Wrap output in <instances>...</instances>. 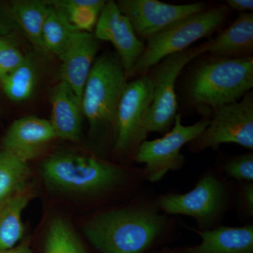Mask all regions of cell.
I'll list each match as a JSON object with an SVG mask.
<instances>
[{"mask_svg":"<svg viewBox=\"0 0 253 253\" xmlns=\"http://www.w3.org/2000/svg\"><path fill=\"white\" fill-rule=\"evenodd\" d=\"M44 253H86L71 225L61 217H56L50 222Z\"/></svg>","mask_w":253,"mask_h":253,"instance_id":"24","label":"cell"},{"mask_svg":"<svg viewBox=\"0 0 253 253\" xmlns=\"http://www.w3.org/2000/svg\"><path fill=\"white\" fill-rule=\"evenodd\" d=\"M38 66L31 55H26L22 63L0 81V86L6 97L14 102L31 99L38 82Z\"/></svg>","mask_w":253,"mask_h":253,"instance_id":"20","label":"cell"},{"mask_svg":"<svg viewBox=\"0 0 253 253\" xmlns=\"http://www.w3.org/2000/svg\"><path fill=\"white\" fill-rule=\"evenodd\" d=\"M253 51V14L241 13L234 22L211 40L208 52L215 58L246 57Z\"/></svg>","mask_w":253,"mask_h":253,"instance_id":"16","label":"cell"},{"mask_svg":"<svg viewBox=\"0 0 253 253\" xmlns=\"http://www.w3.org/2000/svg\"><path fill=\"white\" fill-rule=\"evenodd\" d=\"M56 139L57 136L49 120L28 116L11 123L3 137L1 149L28 163Z\"/></svg>","mask_w":253,"mask_h":253,"instance_id":"14","label":"cell"},{"mask_svg":"<svg viewBox=\"0 0 253 253\" xmlns=\"http://www.w3.org/2000/svg\"><path fill=\"white\" fill-rule=\"evenodd\" d=\"M10 11L20 31L27 38L37 51L44 54L42 33L51 5L42 0H16L9 4Z\"/></svg>","mask_w":253,"mask_h":253,"instance_id":"19","label":"cell"},{"mask_svg":"<svg viewBox=\"0 0 253 253\" xmlns=\"http://www.w3.org/2000/svg\"><path fill=\"white\" fill-rule=\"evenodd\" d=\"M211 42L169 55L155 66V71L150 76L153 85V101L146 123V134L167 132L174 124L177 110L176 80L188 63L208 52Z\"/></svg>","mask_w":253,"mask_h":253,"instance_id":"6","label":"cell"},{"mask_svg":"<svg viewBox=\"0 0 253 253\" xmlns=\"http://www.w3.org/2000/svg\"></svg>","mask_w":253,"mask_h":253,"instance_id":"32","label":"cell"},{"mask_svg":"<svg viewBox=\"0 0 253 253\" xmlns=\"http://www.w3.org/2000/svg\"><path fill=\"white\" fill-rule=\"evenodd\" d=\"M33 196L29 185L0 204V251L12 249L22 239L23 212Z\"/></svg>","mask_w":253,"mask_h":253,"instance_id":"18","label":"cell"},{"mask_svg":"<svg viewBox=\"0 0 253 253\" xmlns=\"http://www.w3.org/2000/svg\"><path fill=\"white\" fill-rule=\"evenodd\" d=\"M94 36L98 41L109 42L117 51L126 78L130 76L145 49L130 21L114 1H106L96 23Z\"/></svg>","mask_w":253,"mask_h":253,"instance_id":"11","label":"cell"},{"mask_svg":"<svg viewBox=\"0 0 253 253\" xmlns=\"http://www.w3.org/2000/svg\"><path fill=\"white\" fill-rule=\"evenodd\" d=\"M210 121L204 118L191 126H184L181 115L176 114L169 132L160 139L143 141L137 148L135 161L146 165L148 179L151 181L161 180L169 170L181 167L184 162L181 148L201 135Z\"/></svg>","mask_w":253,"mask_h":253,"instance_id":"7","label":"cell"},{"mask_svg":"<svg viewBox=\"0 0 253 253\" xmlns=\"http://www.w3.org/2000/svg\"><path fill=\"white\" fill-rule=\"evenodd\" d=\"M163 219L149 209L101 213L86 221L84 236L101 253H141L162 230Z\"/></svg>","mask_w":253,"mask_h":253,"instance_id":"1","label":"cell"},{"mask_svg":"<svg viewBox=\"0 0 253 253\" xmlns=\"http://www.w3.org/2000/svg\"><path fill=\"white\" fill-rule=\"evenodd\" d=\"M243 199L245 203L246 209L249 211L250 214L253 213V184L247 185L243 191Z\"/></svg>","mask_w":253,"mask_h":253,"instance_id":"29","label":"cell"},{"mask_svg":"<svg viewBox=\"0 0 253 253\" xmlns=\"http://www.w3.org/2000/svg\"><path fill=\"white\" fill-rule=\"evenodd\" d=\"M224 195L223 184L210 174L186 194L166 195L160 198L158 206L168 214H184L206 224L220 211Z\"/></svg>","mask_w":253,"mask_h":253,"instance_id":"12","label":"cell"},{"mask_svg":"<svg viewBox=\"0 0 253 253\" xmlns=\"http://www.w3.org/2000/svg\"><path fill=\"white\" fill-rule=\"evenodd\" d=\"M226 6L229 9L240 11V12L246 13L247 11H253V0H228L226 1Z\"/></svg>","mask_w":253,"mask_h":253,"instance_id":"28","label":"cell"},{"mask_svg":"<svg viewBox=\"0 0 253 253\" xmlns=\"http://www.w3.org/2000/svg\"><path fill=\"white\" fill-rule=\"evenodd\" d=\"M126 84L117 54L105 53L96 58L82 96L83 116L92 135L106 136L112 129L116 131L118 106Z\"/></svg>","mask_w":253,"mask_h":253,"instance_id":"3","label":"cell"},{"mask_svg":"<svg viewBox=\"0 0 253 253\" xmlns=\"http://www.w3.org/2000/svg\"><path fill=\"white\" fill-rule=\"evenodd\" d=\"M198 233L202 241L188 253H253V226H220Z\"/></svg>","mask_w":253,"mask_h":253,"instance_id":"17","label":"cell"},{"mask_svg":"<svg viewBox=\"0 0 253 253\" xmlns=\"http://www.w3.org/2000/svg\"><path fill=\"white\" fill-rule=\"evenodd\" d=\"M43 179L52 189L75 194H94L109 189L122 179L124 171L99 158L57 152L41 164Z\"/></svg>","mask_w":253,"mask_h":253,"instance_id":"4","label":"cell"},{"mask_svg":"<svg viewBox=\"0 0 253 253\" xmlns=\"http://www.w3.org/2000/svg\"><path fill=\"white\" fill-rule=\"evenodd\" d=\"M198 151L218 149L234 143L253 149V94L249 91L241 101L224 105L214 111L212 120L201 135L191 141Z\"/></svg>","mask_w":253,"mask_h":253,"instance_id":"9","label":"cell"},{"mask_svg":"<svg viewBox=\"0 0 253 253\" xmlns=\"http://www.w3.org/2000/svg\"><path fill=\"white\" fill-rule=\"evenodd\" d=\"M28 162L7 150H0V204L29 186Z\"/></svg>","mask_w":253,"mask_h":253,"instance_id":"21","label":"cell"},{"mask_svg":"<svg viewBox=\"0 0 253 253\" xmlns=\"http://www.w3.org/2000/svg\"><path fill=\"white\" fill-rule=\"evenodd\" d=\"M253 87V58H215L200 66L190 79L188 98L216 111L239 101Z\"/></svg>","mask_w":253,"mask_h":253,"instance_id":"2","label":"cell"},{"mask_svg":"<svg viewBox=\"0 0 253 253\" xmlns=\"http://www.w3.org/2000/svg\"><path fill=\"white\" fill-rule=\"evenodd\" d=\"M0 253H33L28 241H23L17 246L4 251H0Z\"/></svg>","mask_w":253,"mask_h":253,"instance_id":"30","label":"cell"},{"mask_svg":"<svg viewBox=\"0 0 253 253\" xmlns=\"http://www.w3.org/2000/svg\"><path fill=\"white\" fill-rule=\"evenodd\" d=\"M20 31L10 11L9 6L0 4V38H9L14 32Z\"/></svg>","mask_w":253,"mask_h":253,"instance_id":"27","label":"cell"},{"mask_svg":"<svg viewBox=\"0 0 253 253\" xmlns=\"http://www.w3.org/2000/svg\"><path fill=\"white\" fill-rule=\"evenodd\" d=\"M229 11L226 4L206 9L181 18L151 37L129 78L147 75L165 58L189 49L196 42L211 36L222 26Z\"/></svg>","mask_w":253,"mask_h":253,"instance_id":"5","label":"cell"},{"mask_svg":"<svg viewBox=\"0 0 253 253\" xmlns=\"http://www.w3.org/2000/svg\"><path fill=\"white\" fill-rule=\"evenodd\" d=\"M226 174L237 180L253 179V155L252 153L238 156L226 166Z\"/></svg>","mask_w":253,"mask_h":253,"instance_id":"26","label":"cell"},{"mask_svg":"<svg viewBox=\"0 0 253 253\" xmlns=\"http://www.w3.org/2000/svg\"><path fill=\"white\" fill-rule=\"evenodd\" d=\"M49 2L62 11L76 31L86 33H92L106 4L104 0H51Z\"/></svg>","mask_w":253,"mask_h":253,"instance_id":"22","label":"cell"},{"mask_svg":"<svg viewBox=\"0 0 253 253\" xmlns=\"http://www.w3.org/2000/svg\"><path fill=\"white\" fill-rule=\"evenodd\" d=\"M98 50L99 41L94 33L77 31L73 35L64 51L58 56L61 61L58 82L68 84L81 99Z\"/></svg>","mask_w":253,"mask_h":253,"instance_id":"13","label":"cell"},{"mask_svg":"<svg viewBox=\"0 0 253 253\" xmlns=\"http://www.w3.org/2000/svg\"><path fill=\"white\" fill-rule=\"evenodd\" d=\"M76 32L62 11L51 5L42 33L44 54L59 56Z\"/></svg>","mask_w":253,"mask_h":253,"instance_id":"23","label":"cell"},{"mask_svg":"<svg viewBox=\"0 0 253 253\" xmlns=\"http://www.w3.org/2000/svg\"><path fill=\"white\" fill-rule=\"evenodd\" d=\"M8 38H0V45H1V44H2V43H4L5 41H6V40L8 39Z\"/></svg>","mask_w":253,"mask_h":253,"instance_id":"31","label":"cell"},{"mask_svg":"<svg viewBox=\"0 0 253 253\" xmlns=\"http://www.w3.org/2000/svg\"><path fill=\"white\" fill-rule=\"evenodd\" d=\"M51 126L57 139L78 142L81 139L83 118L82 99L68 84L58 82L50 92Z\"/></svg>","mask_w":253,"mask_h":253,"instance_id":"15","label":"cell"},{"mask_svg":"<svg viewBox=\"0 0 253 253\" xmlns=\"http://www.w3.org/2000/svg\"><path fill=\"white\" fill-rule=\"evenodd\" d=\"M118 8L130 21L136 36L147 41L161 30L206 9L204 2L170 4L157 0H119Z\"/></svg>","mask_w":253,"mask_h":253,"instance_id":"10","label":"cell"},{"mask_svg":"<svg viewBox=\"0 0 253 253\" xmlns=\"http://www.w3.org/2000/svg\"><path fill=\"white\" fill-rule=\"evenodd\" d=\"M25 56L10 38L2 43L0 45V81L17 68Z\"/></svg>","mask_w":253,"mask_h":253,"instance_id":"25","label":"cell"},{"mask_svg":"<svg viewBox=\"0 0 253 253\" xmlns=\"http://www.w3.org/2000/svg\"><path fill=\"white\" fill-rule=\"evenodd\" d=\"M153 101V85L148 75L127 83L116 116L114 149L124 154L139 147L147 134L146 123Z\"/></svg>","mask_w":253,"mask_h":253,"instance_id":"8","label":"cell"}]
</instances>
